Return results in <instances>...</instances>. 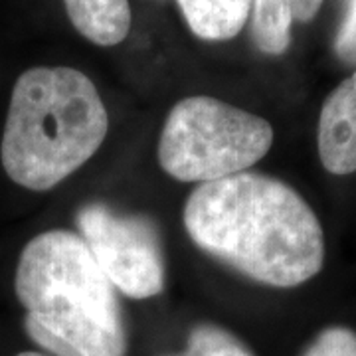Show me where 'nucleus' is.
Masks as SVG:
<instances>
[{
  "instance_id": "6e6552de",
  "label": "nucleus",
  "mask_w": 356,
  "mask_h": 356,
  "mask_svg": "<svg viewBox=\"0 0 356 356\" xmlns=\"http://www.w3.org/2000/svg\"><path fill=\"white\" fill-rule=\"evenodd\" d=\"M67 18L91 44L117 46L131 30L129 0H64Z\"/></svg>"
},
{
  "instance_id": "9d476101",
  "label": "nucleus",
  "mask_w": 356,
  "mask_h": 356,
  "mask_svg": "<svg viewBox=\"0 0 356 356\" xmlns=\"http://www.w3.org/2000/svg\"><path fill=\"white\" fill-rule=\"evenodd\" d=\"M175 356H255L245 344L222 327L198 325L191 331L186 350Z\"/></svg>"
},
{
  "instance_id": "20e7f679",
  "label": "nucleus",
  "mask_w": 356,
  "mask_h": 356,
  "mask_svg": "<svg viewBox=\"0 0 356 356\" xmlns=\"http://www.w3.org/2000/svg\"><path fill=\"white\" fill-rule=\"evenodd\" d=\"M273 145L264 117L208 95L178 102L159 140V163L180 182H212L245 172Z\"/></svg>"
},
{
  "instance_id": "423d86ee",
  "label": "nucleus",
  "mask_w": 356,
  "mask_h": 356,
  "mask_svg": "<svg viewBox=\"0 0 356 356\" xmlns=\"http://www.w3.org/2000/svg\"><path fill=\"white\" fill-rule=\"evenodd\" d=\"M317 140L321 163L331 175L356 172V70L323 103Z\"/></svg>"
},
{
  "instance_id": "f03ea898",
  "label": "nucleus",
  "mask_w": 356,
  "mask_h": 356,
  "mask_svg": "<svg viewBox=\"0 0 356 356\" xmlns=\"http://www.w3.org/2000/svg\"><path fill=\"white\" fill-rule=\"evenodd\" d=\"M30 341L54 356H125L127 331L111 281L79 234L50 229L26 243L14 277Z\"/></svg>"
},
{
  "instance_id": "9b49d317",
  "label": "nucleus",
  "mask_w": 356,
  "mask_h": 356,
  "mask_svg": "<svg viewBox=\"0 0 356 356\" xmlns=\"http://www.w3.org/2000/svg\"><path fill=\"white\" fill-rule=\"evenodd\" d=\"M303 356H356V332L346 327H329L313 341Z\"/></svg>"
},
{
  "instance_id": "ddd939ff",
  "label": "nucleus",
  "mask_w": 356,
  "mask_h": 356,
  "mask_svg": "<svg viewBox=\"0 0 356 356\" xmlns=\"http://www.w3.org/2000/svg\"><path fill=\"white\" fill-rule=\"evenodd\" d=\"M16 356H48V355H42V353H32V350H28V353H20V355Z\"/></svg>"
},
{
  "instance_id": "f257e3e1",
  "label": "nucleus",
  "mask_w": 356,
  "mask_h": 356,
  "mask_svg": "<svg viewBox=\"0 0 356 356\" xmlns=\"http://www.w3.org/2000/svg\"><path fill=\"white\" fill-rule=\"evenodd\" d=\"M184 228L202 252L271 287L313 280L325 261V236L313 208L289 184L259 172L194 188Z\"/></svg>"
},
{
  "instance_id": "0eeeda50",
  "label": "nucleus",
  "mask_w": 356,
  "mask_h": 356,
  "mask_svg": "<svg viewBox=\"0 0 356 356\" xmlns=\"http://www.w3.org/2000/svg\"><path fill=\"white\" fill-rule=\"evenodd\" d=\"M323 0H252L250 22L255 48L281 56L291 46L293 22H311Z\"/></svg>"
},
{
  "instance_id": "f8f14e48",
  "label": "nucleus",
  "mask_w": 356,
  "mask_h": 356,
  "mask_svg": "<svg viewBox=\"0 0 356 356\" xmlns=\"http://www.w3.org/2000/svg\"><path fill=\"white\" fill-rule=\"evenodd\" d=\"M334 54L346 65H356V0H348L343 24L334 38Z\"/></svg>"
},
{
  "instance_id": "39448f33",
  "label": "nucleus",
  "mask_w": 356,
  "mask_h": 356,
  "mask_svg": "<svg viewBox=\"0 0 356 356\" xmlns=\"http://www.w3.org/2000/svg\"><path fill=\"white\" fill-rule=\"evenodd\" d=\"M77 228L99 269L119 291L149 299L165 289L163 250L149 218L88 204L77 212Z\"/></svg>"
},
{
  "instance_id": "7ed1b4c3",
  "label": "nucleus",
  "mask_w": 356,
  "mask_h": 356,
  "mask_svg": "<svg viewBox=\"0 0 356 356\" xmlns=\"http://www.w3.org/2000/svg\"><path fill=\"white\" fill-rule=\"evenodd\" d=\"M95 83L67 65H38L16 79L0 161L13 182L46 192L88 163L107 137Z\"/></svg>"
},
{
  "instance_id": "1a4fd4ad",
  "label": "nucleus",
  "mask_w": 356,
  "mask_h": 356,
  "mask_svg": "<svg viewBox=\"0 0 356 356\" xmlns=\"http://www.w3.org/2000/svg\"><path fill=\"white\" fill-rule=\"evenodd\" d=\"M196 38L224 42L236 38L250 18L252 0H177Z\"/></svg>"
}]
</instances>
